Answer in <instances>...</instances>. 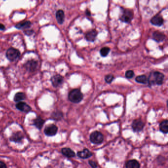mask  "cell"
I'll return each instance as SVG.
<instances>
[{"instance_id":"obj_1","label":"cell","mask_w":168,"mask_h":168,"mask_svg":"<svg viewBox=\"0 0 168 168\" xmlns=\"http://www.w3.org/2000/svg\"><path fill=\"white\" fill-rule=\"evenodd\" d=\"M164 79V75L162 73L159 71H154L151 73L149 75L148 82L150 85H161L163 83Z\"/></svg>"},{"instance_id":"obj_2","label":"cell","mask_w":168,"mask_h":168,"mask_svg":"<svg viewBox=\"0 0 168 168\" xmlns=\"http://www.w3.org/2000/svg\"><path fill=\"white\" fill-rule=\"evenodd\" d=\"M69 99L74 103H78L81 102L83 98V96L78 89H74L69 94Z\"/></svg>"},{"instance_id":"obj_3","label":"cell","mask_w":168,"mask_h":168,"mask_svg":"<svg viewBox=\"0 0 168 168\" xmlns=\"http://www.w3.org/2000/svg\"><path fill=\"white\" fill-rule=\"evenodd\" d=\"M20 55V53L18 49L11 48L7 50L6 53V57L11 61L16 60Z\"/></svg>"},{"instance_id":"obj_4","label":"cell","mask_w":168,"mask_h":168,"mask_svg":"<svg viewBox=\"0 0 168 168\" xmlns=\"http://www.w3.org/2000/svg\"><path fill=\"white\" fill-rule=\"evenodd\" d=\"M90 140L94 144H101L103 141L104 136L101 132L95 131L91 134Z\"/></svg>"},{"instance_id":"obj_5","label":"cell","mask_w":168,"mask_h":168,"mask_svg":"<svg viewBox=\"0 0 168 168\" xmlns=\"http://www.w3.org/2000/svg\"><path fill=\"white\" fill-rule=\"evenodd\" d=\"M133 18V13L129 10H125L122 16H121V20L125 23H129Z\"/></svg>"},{"instance_id":"obj_6","label":"cell","mask_w":168,"mask_h":168,"mask_svg":"<svg viewBox=\"0 0 168 168\" xmlns=\"http://www.w3.org/2000/svg\"><path fill=\"white\" fill-rule=\"evenodd\" d=\"M132 126L135 132H139L143 130L144 124L141 119H136L132 123Z\"/></svg>"},{"instance_id":"obj_7","label":"cell","mask_w":168,"mask_h":168,"mask_svg":"<svg viewBox=\"0 0 168 168\" xmlns=\"http://www.w3.org/2000/svg\"><path fill=\"white\" fill-rule=\"evenodd\" d=\"M58 128L53 124L48 126L45 129V133L48 136H53L57 133Z\"/></svg>"},{"instance_id":"obj_8","label":"cell","mask_w":168,"mask_h":168,"mask_svg":"<svg viewBox=\"0 0 168 168\" xmlns=\"http://www.w3.org/2000/svg\"><path fill=\"white\" fill-rule=\"evenodd\" d=\"M51 81L53 86L55 87H58L63 83V78L60 75H55L52 77Z\"/></svg>"},{"instance_id":"obj_9","label":"cell","mask_w":168,"mask_h":168,"mask_svg":"<svg viewBox=\"0 0 168 168\" xmlns=\"http://www.w3.org/2000/svg\"><path fill=\"white\" fill-rule=\"evenodd\" d=\"M16 107L18 109L21 111L28 113L31 110V108L28 104L24 102H19L16 105Z\"/></svg>"},{"instance_id":"obj_10","label":"cell","mask_w":168,"mask_h":168,"mask_svg":"<svg viewBox=\"0 0 168 168\" xmlns=\"http://www.w3.org/2000/svg\"><path fill=\"white\" fill-rule=\"evenodd\" d=\"M150 22L153 25L160 26L163 24V18L160 15L157 14L151 18Z\"/></svg>"},{"instance_id":"obj_11","label":"cell","mask_w":168,"mask_h":168,"mask_svg":"<svg viewBox=\"0 0 168 168\" xmlns=\"http://www.w3.org/2000/svg\"><path fill=\"white\" fill-rule=\"evenodd\" d=\"M78 157L83 159L88 158L92 155V153L88 149H84L83 151H80L78 152L77 153Z\"/></svg>"},{"instance_id":"obj_12","label":"cell","mask_w":168,"mask_h":168,"mask_svg":"<svg viewBox=\"0 0 168 168\" xmlns=\"http://www.w3.org/2000/svg\"><path fill=\"white\" fill-rule=\"evenodd\" d=\"M97 35V31L95 30H92L86 34L85 38L88 41H94L95 40Z\"/></svg>"},{"instance_id":"obj_13","label":"cell","mask_w":168,"mask_h":168,"mask_svg":"<svg viewBox=\"0 0 168 168\" xmlns=\"http://www.w3.org/2000/svg\"><path fill=\"white\" fill-rule=\"evenodd\" d=\"M61 151L64 155L69 158L75 157L76 155L75 152L70 148H63Z\"/></svg>"},{"instance_id":"obj_14","label":"cell","mask_w":168,"mask_h":168,"mask_svg":"<svg viewBox=\"0 0 168 168\" xmlns=\"http://www.w3.org/2000/svg\"><path fill=\"white\" fill-rule=\"evenodd\" d=\"M56 18L57 22L60 24H63L65 19V14L62 10H59L57 11L56 14Z\"/></svg>"},{"instance_id":"obj_15","label":"cell","mask_w":168,"mask_h":168,"mask_svg":"<svg viewBox=\"0 0 168 168\" xmlns=\"http://www.w3.org/2000/svg\"><path fill=\"white\" fill-rule=\"evenodd\" d=\"M140 164L138 161L134 159L128 161L126 164V168H140Z\"/></svg>"},{"instance_id":"obj_16","label":"cell","mask_w":168,"mask_h":168,"mask_svg":"<svg viewBox=\"0 0 168 168\" xmlns=\"http://www.w3.org/2000/svg\"><path fill=\"white\" fill-rule=\"evenodd\" d=\"M153 38L156 41L160 42L163 41L165 39V36L161 32L156 31L153 34Z\"/></svg>"},{"instance_id":"obj_17","label":"cell","mask_w":168,"mask_h":168,"mask_svg":"<svg viewBox=\"0 0 168 168\" xmlns=\"http://www.w3.org/2000/svg\"><path fill=\"white\" fill-rule=\"evenodd\" d=\"M36 64L37 63L35 61H29L26 63L25 66L27 70L30 71H33L36 68Z\"/></svg>"},{"instance_id":"obj_18","label":"cell","mask_w":168,"mask_h":168,"mask_svg":"<svg viewBox=\"0 0 168 168\" xmlns=\"http://www.w3.org/2000/svg\"><path fill=\"white\" fill-rule=\"evenodd\" d=\"M160 130L163 133L167 134L168 132V121H163L160 124Z\"/></svg>"},{"instance_id":"obj_19","label":"cell","mask_w":168,"mask_h":168,"mask_svg":"<svg viewBox=\"0 0 168 168\" xmlns=\"http://www.w3.org/2000/svg\"><path fill=\"white\" fill-rule=\"evenodd\" d=\"M23 136L20 132H18L16 133L13 134L10 138V140L15 142H19L22 139Z\"/></svg>"},{"instance_id":"obj_20","label":"cell","mask_w":168,"mask_h":168,"mask_svg":"<svg viewBox=\"0 0 168 168\" xmlns=\"http://www.w3.org/2000/svg\"><path fill=\"white\" fill-rule=\"evenodd\" d=\"M45 123V120H43L41 118L38 117L34 120V124L39 129H41L43 127V125Z\"/></svg>"},{"instance_id":"obj_21","label":"cell","mask_w":168,"mask_h":168,"mask_svg":"<svg viewBox=\"0 0 168 168\" xmlns=\"http://www.w3.org/2000/svg\"><path fill=\"white\" fill-rule=\"evenodd\" d=\"M26 98L25 94L22 92H18L16 93L14 97V100L15 102H20L21 101L24 100Z\"/></svg>"},{"instance_id":"obj_22","label":"cell","mask_w":168,"mask_h":168,"mask_svg":"<svg viewBox=\"0 0 168 168\" xmlns=\"http://www.w3.org/2000/svg\"><path fill=\"white\" fill-rule=\"evenodd\" d=\"M31 25V23L29 21H26L23 22L19 23L18 24H16L15 27L18 29L28 28L30 27Z\"/></svg>"},{"instance_id":"obj_23","label":"cell","mask_w":168,"mask_h":168,"mask_svg":"<svg viewBox=\"0 0 168 168\" xmlns=\"http://www.w3.org/2000/svg\"><path fill=\"white\" fill-rule=\"evenodd\" d=\"M136 81L138 83H143V84H146L148 82V78L144 75H141V76H137L136 78Z\"/></svg>"},{"instance_id":"obj_24","label":"cell","mask_w":168,"mask_h":168,"mask_svg":"<svg viewBox=\"0 0 168 168\" xmlns=\"http://www.w3.org/2000/svg\"><path fill=\"white\" fill-rule=\"evenodd\" d=\"M109 51H110V49H109V48H108V47L102 48L100 50V54L102 56L105 57V56H107V55L108 54Z\"/></svg>"},{"instance_id":"obj_25","label":"cell","mask_w":168,"mask_h":168,"mask_svg":"<svg viewBox=\"0 0 168 168\" xmlns=\"http://www.w3.org/2000/svg\"><path fill=\"white\" fill-rule=\"evenodd\" d=\"M113 78H114V77L113 75H107L105 77V80L108 83H111L113 80Z\"/></svg>"},{"instance_id":"obj_26","label":"cell","mask_w":168,"mask_h":168,"mask_svg":"<svg viewBox=\"0 0 168 168\" xmlns=\"http://www.w3.org/2000/svg\"><path fill=\"white\" fill-rule=\"evenodd\" d=\"M134 76V73L133 71L129 70L126 72L125 76L128 78H131L133 77Z\"/></svg>"},{"instance_id":"obj_27","label":"cell","mask_w":168,"mask_h":168,"mask_svg":"<svg viewBox=\"0 0 168 168\" xmlns=\"http://www.w3.org/2000/svg\"><path fill=\"white\" fill-rule=\"evenodd\" d=\"M62 116L63 115L61 112H56L53 114V117H54V119H60L61 118H62Z\"/></svg>"},{"instance_id":"obj_28","label":"cell","mask_w":168,"mask_h":168,"mask_svg":"<svg viewBox=\"0 0 168 168\" xmlns=\"http://www.w3.org/2000/svg\"><path fill=\"white\" fill-rule=\"evenodd\" d=\"M89 164L92 167V168H96L97 167V164L95 162H94L93 161L91 160H89Z\"/></svg>"},{"instance_id":"obj_29","label":"cell","mask_w":168,"mask_h":168,"mask_svg":"<svg viewBox=\"0 0 168 168\" xmlns=\"http://www.w3.org/2000/svg\"><path fill=\"white\" fill-rule=\"evenodd\" d=\"M0 168H7V167L4 162L0 161Z\"/></svg>"},{"instance_id":"obj_30","label":"cell","mask_w":168,"mask_h":168,"mask_svg":"<svg viewBox=\"0 0 168 168\" xmlns=\"http://www.w3.org/2000/svg\"><path fill=\"white\" fill-rule=\"evenodd\" d=\"M5 29V26L3 24L0 23V30H4Z\"/></svg>"},{"instance_id":"obj_31","label":"cell","mask_w":168,"mask_h":168,"mask_svg":"<svg viewBox=\"0 0 168 168\" xmlns=\"http://www.w3.org/2000/svg\"><path fill=\"white\" fill-rule=\"evenodd\" d=\"M33 33V31L32 30L27 31H26L25 32L26 34H27L28 35H31Z\"/></svg>"},{"instance_id":"obj_32","label":"cell","mask_w":168,"mask_h":168,"mask_svg":"<svg viewBox=\"0 0 168 168\" xmlns=\"http://www.w3.org/2000/svg\"><path fill=\"white\" fill-rule=\"evenodd\" d=\"M86 14H87L88 15H90V11H87V12H86Z\"/></svg>"}]
</instances>
